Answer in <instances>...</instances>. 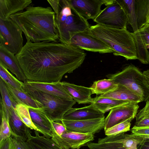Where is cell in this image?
I'll list each match as a JSON object with an SVG mask.
<instances>
[{
  "label": "cell",
  "instance_id": "obj_32",
  "mask_svg": "<svg viewBox=\"0 0 149 149\" xmlns=\"http://www.w3.org/2000/svg\"><path fill=\"white\" fill-rule=\"evenodd\" d=\"M146 102L145 107L139 111L136 116V121L134 125L135 127H149V100Z\"/></svg>",
  "mask_w": 149,
  "mask_h": 149
},
{
  "label": "cell",
  "instance_id": "obj_21",
  "mask_svg": "<svg viewBox=\"0 0 149 149\" xmlns=\"http://www.w3.org/2000/svg\"><path fill=\"white\" fill-rule=\"evenodd\" d=\"M118 85L113 91L99 96L137 103L143 101L142 98L136 93L121 84Z\"/></svg>",
  "mask_w": 149,
  "mask_h": 149
},
{
  "label": "cell",
  "instance_id": "obj_17",
  "mask_svg": "<svg viewBox=\"0 0 149 149\" xmlns=\"http://www.w3.org/2000/svg\"><path fill=\"white\" fill-rule=\"evenodd\" d=\"M104 113L92 104L80 108H71L67 111L63 119L72 120H86L102 118Z\"/></svg>",
  "mask_w": 149,
  "mask_h": 149
},
{
  "label": "cell",
  "instance_id": "obj_27",
  "mask_svg": "<svg viewBox=\"0 0 149 149\" xmlns=\"http://www.w3.org/2000/svg\"><path fill=\"white\" fill-rule=\"evenodd\" d=\"M139 29L146 24L149 17V0H136Z\"/></svg>",
  "mask_w": 149,
  "mask_h": 149
},
{
  "label": "cell",
  "instance_id": "obj_24",
  "mask_svg": "<svg viewBox=\"0 0 149 149\" xmlns=\"http://www.w3.org/2000/svg\"><path fill=\"white\" fill-rule=\"evenodd\" d=\"M130 102H132L99 96L93 98L91 103L104 114L115 107Z\"/></svg>",
  "mask_w": 149,
  "mask_h": 149
},
{
  "label": "cell",
  "instance_id": "obj_34",
  "mask_svg": "<svg viewBox=\"0 0 149 149\" xmlns=\"http://www.w3.org/2000/svg\"><path fill=\"white\" fill-rule=\"evenodd\" d=\"M86 146L89 149H127L121 143L116 142L97 143L90 142Z\"/></svg>",
  "mask_w": 149,
  "mask_h": 149
},
{
  "label": "cell",
  "instance_id": "obj_28",
  "mask_svg": "<svg viewBox=\"0 0 149 149\" xmlns=\"http://www.w3.org/2000/svg\"><path fill=\"white\" fill-rule=\"evenodd\" d=\"M0 77L5 83L13 88L24 91V83L15 77L1 64H0Z\"/></svg>",
  "mask_w": 149,
  "mask_h": 149
},
{
  "label": "cell",
  "instance_id": "obj_39",
  "mask_svg": "<svg viewBox=\"0 0 149 149\" xmlns=\"http://www.w3.org/2000/svg\"><path fill=\"white\" fill-rule=\"evenodd\" d=\"M52 124L55 132V134L58 136H61L66 130L65 127L62 123L53 121Z\"/></svg>",
  "mask_w": 149,
  "mask_h": 149
},
{
  "label": "cell",
  "instance_id": "obj_23",
  "mask_svg": "<svg viewBox=\"0 0 149 149\" xmlns=\"http://www.w3.org/2000/svg\"><path fill=\"white\" fill-rule=\"evenodd\" d=\"M5 83L12 97L17 104H24L35 108H42L41 104L33 99L24 91L15 89Z\"/></svg>",
  "mask_w": 149,
  "mask_h": 149
},
{
  "label": "cell",
  "instance_id": "obj_10",
  "mask_svg": "<svg viewBox=\"0 0 149 149\" xmlns=\"http://www.w3.org/2000/svg\"><path fill=\"white\" fill-rule=\"evenodd\" d=\"M139 107L138 103L130 102L111 109L105 118L104 131L129 119H133L136 117Z\"/></svg>",
  "mask_w": 149,
  "mask_h": 149
},
{
  "label": "cell",
  "instance_id": "obj_13",
  "mask_svg": "<svg viewBox=\"0 0 149 149\" xmlns=\"http://www.w3.org/2000/svg\"><path fill=\"white\" fill-rule=\"evenodd\" d=\"M104 116L95 119L81 120L63 119L61 123L70 131L83 134H94L104 129Z\"/></svg>",
  "mask_w": 149,
  "mask_h": 149
},
{
  "label": "cell",
  "instance_id": "obj_22",
  "mask_svg": "<svg viewBox=\"0 0 149 149\" xmlns=\"http://www.w3.org/2000/svg\"><path fill=\"white\" fill-rule=\"evenodd\" d=\"M35 136L30 135L27 141L32 149H63L52 139L40 135L39 131L34 130Z\"/></svg>",
  "mask_w": 149,
  "mask_h": 149
},
{
  "label": "cell",
  "instance_id": "obj_35",
  "mask_svg": "<svg viewBox=\"0 0 149 149\" xmlns=\"http://www.w3.org/2000/svg\"><path fill=\"white\" fill-rule=\"evenodd\" d=\"M16 149H32L27 140L22 138L15 136L11 135Z\"/></svg>",
  "mask_w": 149,
  "mask_h": 149
},
{
  "label": "cell",
  "instance_id": "obj_19",
  "mask_svg": "<svg viewBox=\"0 0 149 149\" xmlns=\"http://www.w3.org/2000/svg\"><path fill=\"white\" fill-rule=\"evenodd\" d=\"M61 84L72 99L79 104L91 103L93 94L90 87L77 85L65 81Z\"/></svg>",
  "mask_w": 149,
  "mask_h": 149
},
{
  "label": "cell",
  "instance_id": "obj_15",
  "mask_svg": "<svg viewBox=\"0 0 149 149\" xmlns=\"http://www.w3.org/2000/svg\"><path fill=\"white\" fill-rule=\"evenodd\" d=\"M28 107L32 121L40 133L47 138H51L55 134V132L52 122L47 117L42 108Z\"/></svg>",
  "mask_w": 149,
  "mask_h": 149
},
{
  "label": "cell",
  "instance_id": "obj_26",
  "mask_svg": "<svg viewBox=\"0 0 149 149\" xmlns=\"http://www.w3.org/2000/svg\"><path fill=\"white\" fill-rule=\"evenodd\" d=\"M118 86L111 79H104L94 81L90 88L93 94L102 95L113 91Z\"/></svg>",
  "mask_w": 149,
  "mask_h": 149
},
{
  "label": "cell",
  "instance_id": "obj_18",
  "mask_svg": "<svg viewBox=\"0 0 149 149\" xmlns=\"http://www.w3.org/2000/svg\"><path fill=\"white\" fill-rule=\"evenodd\" d=\"M32 2L31 0H0V19H6L10 15L24 10Z\"/></svg>",
  "mask_w": 149,
  "mask_h": 149
},
{
  "label": "cell",
  "instance_id": "obj_2",
  "mask_svg": "<svg viewBox=\"0 0 149 149\" xmlns=\"http://www.w3.org/2000/svg\"><path fill=\"white\" fill-rule=\"evenodd\" d=\"M10 18L20 27L27 41L57 42L59 40L56 14L51 7L30 5Z\"/></svg>",
  "mask_w": 149,
  "mask_h": 149
},
{
  "label": "cell",
  "instance_id": "obj_43",
  "mask_svg": "<svg viewBox=\"0 0 149 149\" xmlns=\"http://www.w3.org/2000/svg\"><path fill=\"white\" fill-rule=\"evenodd\" d=\"M146 47L147 49H149V44L146 45Z\"/></svg>",
  "mask_w": 149,
  "mask_h": 149
},
{
  "label": "cell",
  "instance_id": "obj_6",
  "mask_svg": "<svg viewBox=\"0 0 149 149\" xmlns=\"http://www.w3.org/2000/svg\"><path fill=\"white\" fill-rule=\"evenodd\" d=\"M107 77L137 93L143 101L149 100V85L143 72L134 65L128 64L121 71Z\"/></svg>",
  "mask_w": 149,
  "mask_h": 149
},
{
  "label": "cell",
  "instance_id": "obj_37",
  "mask_svg": "<svg viewBox=\"0 0 149 149\" xmlns=\"http://www.w3.org/2000/svg\"><path fill=\"white\" fill-rule=\"evenodd\" d=\"M143 44L146 46L149 44V23H147L138 30Z\"/></svg>",
  "mask_w": 149,
  "mask_h": 149
},
{
  "label": "cell",
  "instance_id": "obj_40",
  "mask_svg": "<svg viewBox=\"0 0 149 149\" xmlns=\"http://www.w3.org/2000/svg\"><path fill=\"white\" fill-rule=\"evenodd\" d=\"M52 7V9L57 16L59 10V0H48L47 1Z\"/></svg>",
  "mask_w": 149,
  "mask_h": 149
},
{
  "label": "cell",
  "instance_id": "obj_11",
  "mask_svg": "<svg viewBox=\"0 0 149 149\" xmlns=\"http://www.w3.org/2000/svg\"><path fill=\"white\" fill-rule=\"evenodd\" d=\"M87 31L75 35L71 38L70 44L84 50L103 54L113 53V51L105 44L89 35Z\"/></svg>",
  "mask_w": 149,
  "mask_h": 149
},
{
  "label": "cell",
  "instance_id": "obj_31",
  "mask_svg": "<svg viewBox=\"0 0 149 149\" xmlns=\"http://www.w3.org/2000/svg\"><path fill=\"white\" fill-rule=\"evenodd\" d=\"M1 123L0 129V142L10 137L12 132L10 126L8 116L6 115L3 104L0 102Z\"/></svg>",
  "mask_w": 149,
  "mask_h": 149
},
{
  "label": "cell",
  "instance_id": "obj_44",
  "mask_svg": "<svg viewBox=\"0 0 149 149\" xmlns=\"http://www.w3.org/2000/svg\"><path fill=\"white\" fill-rule=\"evenodd\" d=\"M147 23H149V17L147 21Z\"/></svg>",
  "mask_w": 149,
  "mask_h": 149
},
{
  "label": "cell",
  "instance_id": "obj_3",
  "mask_svg": "<svg viewBox=\"0 0 149 149\" xmlns=\"http://www.w3.org/2000/svg\"><path fill=\"white\" fill-rule=\"evenodd\" d=\"M109 47L116 56L127 60L137 59V50L133 32L127 28H116L96 24L90 26L87 31Z\"/></svg>",
  "mask_w": 149,
  "mask_h": 149
},
{
  "label": "cell",
  "instance_id": "obj_14",
  "mask_svg": "<svg viewBox=\"0 0 149 149\" xmlns=\"http://www.w3.org/2000/svg\"><path fill=\"white\" fill-rule=\"evenodd\" d=\"M24 84L32 88L62 98L73 100L63 86L61 82L46 83L26 80Z\"/></svg>",
  "mask_w": 149,
  "mask_h": 149
},
{
  "label": "cell",
  "instance_id": "obj_36",
  "mask_svg": "<svg viewBox=\"0 0 149 149\" xmlns=\"http://www.w3.org/2000/svg\"><path fill=\"white\" fill-rule=\"evenodd\" d=\"M130 130L131 134L142 137L144 139H149V127H137L134 126Z\"/></svg>",
  "mask_w": 149,
  "mask_h": 149
},
{
  "label": "cell",
  "instance_id": "obj_42",
  "mask_svg": "<svg viewBox=\"0 0 149 149\" xmlns=\"http://www.w3.org/2000/svg\"><path fill=\"white\" fill-rule=\"evenodd\" d=\"M148 84L149 85V70L144 71L143 72Z\"/></svg>",
  "mask_w": 149,
  "mask_h": 149
},
{
  "label": "cell",
  "instance_id": "obj_5",
  "mask_svg": "<svg viewBox=\"0 0 149 149\" xmlns=\"http://www.w3.org/2000/svg\"><path fill=\"white\" fill-rule=\"evenodd\" d=\"M24 84V91L41 104L43 111L52 122L61 121L65 113L76 102L73 100L58 97L34 89Z\"/></svg>",
  "mask_w": 149,
  "mask_h": 149
},
{
  "label": "cell",
  "instance_id": "obj_9",
  "mask_svg": "<svg viewBox=\"0 0 149 149\" xmlns=\"http://www.w3.org/2000/svg\"><path fill=\"white\" fill-rule=\"evenodd\" d=\"M94 137L92 134L72 132L66 129L61 136L55 134L51 139L63 149H79L93 141Z\"/></svg>",
  "mask_w": 149,
  "mask_h": 149
},
{
  "label": "cell",
  "instance_id": "obj_12",
  "mask_svg": "<svg viewBox=\"0 0 149 149\" xmlns=\"http://www.w3.org/2000/svg\"><path fill=\"white\" fill-rule=\"evenodd\" d=\"M70 4L82 17L87 20H93L99 15L104 4H111L115 0H68Z\"/></svg>",
  "mask_w": 149,
  "mask_h": 149
},
{
  "label": "cell",
  "instance_id": "obj_4",
  "mask_svg": "<svg viewBox=\"0 0 149 149\" xmlns=\"http://www.w3.org/2000/svg\"><path fill=\"white\" fill-rule=\"evenodd\" d=\"M59 10L56 22L60 42L70 44L75 35L87 31L90 27L88 20L81 15L68 0H59Z\"/></svg>",
  "mask_w": 149,
  "mask_h": 149
},
{
  "label": "cell",
  "instance_id": "obj_1",
  "mask_svg": "<svg viewBox=\"0 0 149 149\" xmlns=\"http://www.w3.org/2000/svg\"><path fill=\"white\" fill-rule=\"evenodd\" d=\"M86 55L83 50L58 41H27L15 56L27 80L52 83L80 66Z\"/></svg>",
  "mask_w": 149,
  "mask_h": 149
},
{
  "label": "cell",
  "instance_id": "obj_16",
  "mask_svg": "<svg viewBox=\"0 0 149 149\" xmlns=\"http://www.w3.org/2000/svg\"><path fill=\"white\" fill-rule=\"evenodd\" d=\"M0 64L9 70L20 81L27 79L15 55L0 46Z\"/></svg>",
  "mask_w": 149,
  "mask_h": 149
},
{
  "label": "cell",
  "instance_id": "obj_33",
  "mask_svg": "<svg viewBox=\"0 0 149 149\" xmlns=\"http://www.w3.org/2000/svg\"><path fill=\"white\" fill-rule=\"evenodd\" d=\"M133 119L130 118L104 131L107 136L122 134L130 130L131 122Z\"/></svg>",
  "mask_w": 149,
  "mask_h": 149
},
{
  "label": "cell",
  "instance_id": "obj_7",
  "mask_svg": "<svg viewBox=\"0 0 149 149\" xmlns=\"http://www.w3.org/2000/svg\"><path fill=\"white\" fill-rule=\"evenodd\" d=\"M22 31L18 25L9 18L0 19V46L16 54L23 47Z\"/></svg>",
  "mask_w": 149,
  "mask_h": 149
},
{
  "label": "cell",
  "instance_id": "obj_38",
  "mask_svg": "<svg viewBox=\"0 0 149 149\" xmlns=\"http://www.w3.org/2000/svg\"><path fill=\"white\" fill-rule=\"evenodd\" d=\"M0 149H16L11 136L0 142Z\"/></svg>",
  "mask_w": 149,
  "mask_h": 149
},
{
  "label": "cell",
  "instance_id": "obj_30",
  "mask_svg": "<svg viewBox=\"0 0 149 149\" xmlns=\"http://www.w3.org/2000/svg\"><path fill=\"white\" fill-rule=\"evenodd\" d=\"M15 109L20 118L28 127L31 130L40 132L32 121L28 106L24 104H17Z\"/></svg>",
  "mask_w": 149,
  "mask_h": 149
},
{
  "label": "cell",
  "instance_id": "obj_20",
  "mask_svg": "<svg viewBox=\"0 0 149 149\" xmlns=\"http://www.w3.org/2000/svg\"><path fill=\"white\" fill-rule=\"evenodd\" d=\"M6 112L8 114L11 135L21 137L27 140L29 136L31 134V129L22 121L15 108L11 109Z\"/></svg>",
  "mask_w": 149,
  "mask_h": 149
},
{
  "label": "cell",
  "instance_id": "obj_8",
  "mask_svg": "<svg viewBox=\"0 0 149 149\" xmlns=\"http://www.w3.org/2000/svg\"><path fill=\"white\" fill-rule=\"evenodd\" d=\"M93 21L100 25L119 29L127 28L128 23L125 11L116 0L102 10Z\"/></svg>",
  "mask_w": 149,
  "mask_h": 149
},
{
  "label": "cell",
  "instance_id": "obj_29",
  "mask_svg": "<svg viewBox=\"0 0 149 149\" xmlns=\"http://www.w3.org/2000/svg\"><path fill=\"white\" fill-rule=\"evenodd\" d=\"M0 91L1 96V101L3 103L6 111L15 109L17 103L14 100L3 80L0 78Z\"/></svg>",
  "mask_w": 149,
  "mask_h": 149
},
{
  "label": "cell",
  "instance_id": "obj_25",
  "mask_svg": "<svg viewBox=\"0 0 149 149\" xmlns=\"http://www.w3.org/2000/svg\"><path fill=\"white\" fill-rule=\"evenodd\" d=\"M122 6L126 14L128 23L135 32L138 30L136 9V0H116Z\"/></svg>",
  "mask_w": 149,
  "mask_h": 149
},
{
  "label": "cell",
  "instance_id": "obj_41",
  "mask_svg": "<svg viewBox=\"0 0 149 149\" xmlns=\"http://www.w3.org/2000/svg\"><path fill=\"white\" fill-rule=\"evenodd\" d=\"M138 149H149V139H144L143 141L139 144Z\"/></svg>",
  "mask_w": 149,
  "mask_h": 149
}]
</instances>
